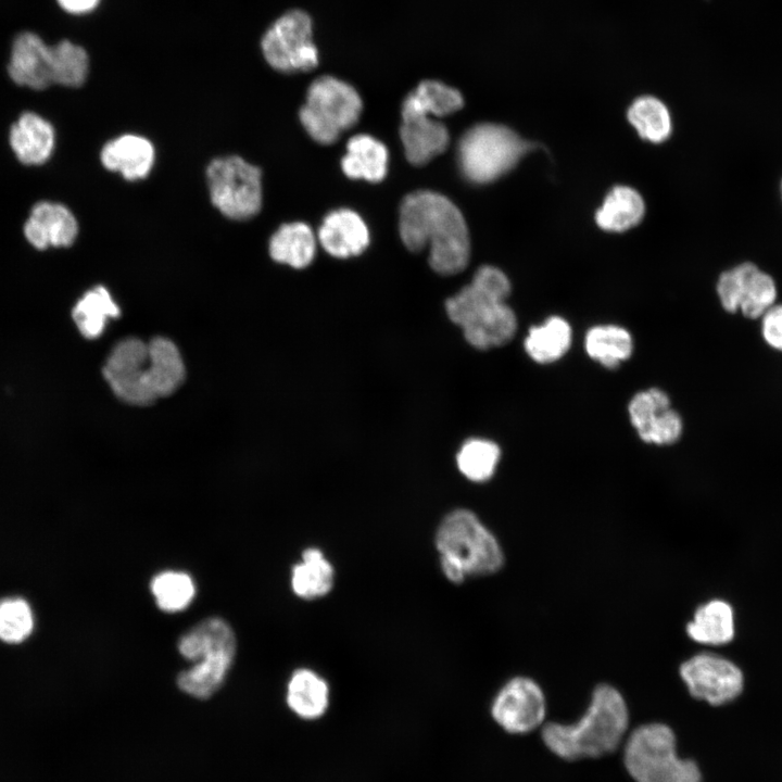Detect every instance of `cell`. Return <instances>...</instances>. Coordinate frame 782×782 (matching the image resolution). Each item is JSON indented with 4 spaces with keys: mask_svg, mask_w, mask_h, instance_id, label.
<instances>
[{
    "mask_svg": "<svg viewBox=\"0 0 782 782\" xmlns=\"http://www.w3.org/2000/svg\"><path fill=\"white\" fill-rule=\"evenodd\" d=\"M400 235L413 252L429 247V264L442 275L462 272L469 260L466 222L446 197L419 190L407 194L400 207Z\"/></svg>",
    "mask_w": 782,
    "mask_h": 782,
    "instance_id": "6da1fadb",
    "label": "cell"
},
{
    "mask_svg": "<svg viewBox=\"0 0 782 782\" xmlns=\"http://www.w3.org/2000/svg\"><path fill=\"white\" fill-rule=\"evenodd\" d=\"M629 709L622 694L608 683L596 685L583 715L572 723L545 722L541 737L557 757L573 761L614 753L626 740Z\"/></svg>",
    "mask_w": 782,
    "mask_h": 782,
    "instance_id": "7a4b0ae2",
    "label": "cell"
},
{
    "mask_svg": "<svg viewBox=\"0 0 782 782\" xmlns=\"http://www.w3.org/2000/svg\"><path fill=\"white\" fill-rule=\"evenodd\" d=\"M434 544L440 568L452 583L469 577L497 572L504 565V552L495 534L471 510L458 508L439 524Z\"/></svg>",
    "mask_w": 782,
    "mask_h": 782,
    "instance_id": "3957f363",
    "label": "cell"
},
{
    "mask_svg": "<svg viewBox=\"0 0 782 782\" xmlns=\"http://www.w3.org/2000/svg\"><path fill=\"white\" fill-rule=\"evenodd\" d=\"M88 68V55L81 47L68 40L48 46L36 34L25 31L13 42L8 73L15 84L42 90L52 84L79 87Z\"/></svg>",
    "mask_w": 782,
    "mask_h": 782,
    "instance_id": "277c9868",
    "label": "cell"
},
{
    "mask_svg": "<svg viewBox=\"0 0 782 782\" xmlns=\"http://www.w3.org/2000/svg\"><path fill=\"white\" fill-rule=\"evenodd\" d=\"M178 651L186 659L195 661L179 673V689L197 698H207L223 684L232 664L236 636L222 618H207L179 639Z\"/></svg>",
    "mask_w": 782,
    "mask_h": 782,
    "instance_id": "5b68a950",
    "label": "cell"
},
{
    "mask_svg": "<svg viewBox=\"0 0 782 782\" xmlns=\"http://www.w3.org/2000/svg\"><path fill=\"white\" fill-rule=\"evenodd\" d=\"M623 765L635 782H703L697 762L677 753L673 730L663 722H647L625 740Z\"/></svg>",
    "mask_w": 782,
    "mask_h": 782,
    "instance_id": "8992f818",
    "label": "cell"
},
{
    "mask_svg": "<svg viewBox=\"0 0 782 782\" xmlns=\"http://www.w3.org/2000/svg\"><path fill=\"white\" fill-rule=\"evenodd\" d=\"M535 148L534 143L520 138L506 126L483 123L462 136L457 146V160L467 180L487 184L506 174Z\"/></svg>",
    "mask_w": 782,
    "mask_h": 782,
    "instance_id": "52a82bcc",
    "label": "cell"
},
{
    "mask_svg": "<svg viewBox=\"0 0 782 782\" xmlns=\"http://www.w3.org/2000/svg\"><path fill=\"white\" fill-rule=\"evenodd\" d=\"M362 99L353 86L337 77H317L308 87L300 121L319 143L330 144L354 126L362 112Z\"/></svg>",
    "mask_w": 782,
    "mask_h": 782,
    "instance_id": "ba28073f",
    "label": "cell"
},
{
    "mask_svg": "<svg viewBox=\"0 0 782 782\" xmlns=\"http://www.w3.org/2000/svg\"><path fill=\"white\" fill-rule=\"evenodd\" d=\"M213 205L226 217L244 220L262 206L261 169L238 155L216 157L206 168Z\"/></svg>",
    "mask_w": 782,
    "mask_h": 782,
    "instance_id": "9c48e42d",
    "label": "cell"
},
{
    "mask_svg": "<svg viewBox=\"0 0 782 782\" xmlns=\"http://www.w3.org/2000/svg\"><path fill=\"white\" fill-rule=\"evenodd\" d=\"M261 47L266 62L278 72H308L319 62L313 22L303 10L293 9L278 17L264 34Z\"/></svg>",
    "mask_w": 782,
    "mask_h": 782,
    "instance_id": "30bf717a",
    "label": "cell"
},
{
    "mask_svg": "<svg viewBox=\"0 0 782 782\" xmlns=\"http://www.w3.org/2000/svg\"><path fill=\"white\" fill-rule=\"evenodd\" d=\"M103 376L122 401L138 406L157 399L151 384L149 345L138 338L119 341L108 356Z\"/></svg>",
    "mask_w": 782,
    "mask_h": 782,
    "instance_id": "8fae6325",
    "label": "cell"
},
{
    "mask_svg": "<svg viewBox=\"0 0 782 782\" xmlns=\"http://www.w3.org/2000/svg\"><path fill=\"white\" fill-rule=\"evenodd\" d=\"M679 674L691 696L712 706L734 701L744 688V676L731 660L708 652L685 659Z\"/></svg>",
    "mask_w": 782,
    "mask_h": 782,
    "instance_id": "7c38bea8",
    "label": "cell"
},
{
    "mask_svg": "<svg viewBox=\"0 0 782 782\" xmlns=\"http://www.w3.org/2000/svg\"><path fill=\"white\" fill-rule=\"evenodd\" d=\"M490 714L505 732L527 734L545 723V694L540 684L529 677L510 678L494 695Z\"/></svg>",
    "mask_w": 782,
    "mask_h": 782,
    "instance_id": "4fadbf2b",
    "label": "cell"
},
{
    "mask_svg": "<svg viewBox=\"0 0 782 782\" xmlns=\"http://www.w3.org/2000/svg\"><path fill=\"white\" fill-rule=\"evenodd\" d=\"M717 292L723 308L730 313L741 310L748 318L762 316L774 303L773 279L752 263H743L721 274Z\"/></svg>",
    "mask_w": 782,
    "mask_h": 782,
    "instance_id": "5bb4252c",
    "label": "cell"
},
{
    "mask_svg": "<svg viewBox=\"0 0 782 782\" xmlns=\"http://www.w3.org/2000/svg\"><path fill=\"white\" fill-rule=\"evenodd\" d=\"M631 424L640 438L658 445L674 443L682 432V420L670 407L668 395L659 389L636 393L629 403Z\"/></svg>",
    "mask_w": 782,
    "mask_h": 782,
    "instance_id": "9a60e30c",
    "label": "cell"
},
{
    "mask_svg": "<svg viewBox=\"0 0 782 782\" xmlns=\"http://www.w3.org/2000/svg\"><path fill=\"white\" fill-rule=\"evenodd\" d=\"M78 235V223L65 205L41 201L36 203L24 225L26 240L38 250L66 248Z\"/></svg>",
    "mask_w": 782,
    "mask_h": 782,
    "instance_id": "2e32d148",
    "label": "cell"
},
{
    "mask_svg": "<svg viewBox=\"0 0 782 782\" xmlns=\"http://www.w3.org/2000/svg\"><path fill=\"white\" fill-rule=\"evenodd\" d=\"M400 136L406 159L422 165L445 151L450 136L447 128L434 116L402 108Z\"/></svg>",
    "mask_w": 782,
    "mask_h": 782,
    "instance_id": "e0dca14e",
    "label": "cell"
},
{
    "mask_svg": "<svg viewBox=\"0 0 782 782\" xmlns=\"http://www.w3.org/2000/svg\"><path fill=\"white\" fill-rule=\"evenodd\" d=\"M102 165L126 180L146 178L155 162V149L146 137L124 134L108 141L100 152Z\"/></svg>",
    "mask_w": 782,
    "mask_h": 782,
    "instance_id": "ac0fdd59",
    "label": "cell"
},
{
    "mask_svg": "<svg viewBox=\"0 0 782 782\" xmlns=\"http://www.w3.org/2000/svg\"><path fill=\"white\" fill-rule=\"evenodd\" d=\"M318 240L332 256L350 257L362 253L369 243V231L362 217L349 209L330 212L318 230Z\"/></svg>",
    "mask_w": 782,
    "mask_h": 782,
    "instance_id": "d6986e66",
    "label": "cell"
},
{
    "mask_svg": "<svg viewBox=\"0 0 782 782\" xmlns=\"http://www.w3.org/2000/svg\"><path fill=\"white\" fill-rule=\"evenodd\" d=\"M10 146L17 160L25 165H40L54 149L53 126L33 112L23 113L10 130Z\"/></svg>",
    "mask_w": 782,
    "mask_h": 782,
    "instance_id": "ffe728a7",
    "label": "cell"
},
{
    "mask_svg": "<svg viewBox=\"0 0 782 782\" xmlns=\"http://www.w3.org/2000/svg\"><path fill=\"white\" fill-rule=\"evenodd\" d=\"M288 707L299 718L317 720L328 710L330 689L327 681L308 668H300L291 674L286 696Z\"/></svg>",
    "mask_w": 782,
    "mask_h": 782,
    "instance_id": "44dd1931",
    "label": "cell"
},
{
    "mask_svg": "<svg viewBox=\"0 0 782 782\" xmlns=\"http://www.w3.org/2000/svg\"><path fill=\"white\" fill-rule=\"evenodd\" d=\"M691 640L704 645H723L732 641L735 632L731 605L722 600H710L696 608L686 623Z\"/></svg>",
    "mask_w": 782,
    "mask_h": 782,
    "instance_id": "7402d4cb",
    "label": "cell"
},
{
    "mask_svg": "<svg viewBox=\"0 0 782 782\" xmlns=\"http://www.w3.org/2000/svg\"><path fill=\"white\" fill-rule=\"evenodd\" d=\"M335 583L332 564L318 547H307L301 555V562L291 570V588L303 600H316L326 596Z\"/></svg>",
    "mask_w": 782,
    "mask_h": 782,
    "instance_id": "603a6c76",
    "label": "cell"
},
{
    "mask_svg": "<svg viewBox=\"0 0 782 782\" xmlns=\"http://www.w3.org/2000/svg\"><path fill=\"white\" fill-rule=\"evenodd\" d=\"M388 156L382 142L368 135H356L346 143V154L341 160V166L350 178L377 182L387 174Z\"/></svg>",
    "mask_w": 782,
    "mask_h": 782,
    "instance_id": "cb8c5ba5",
    "label": "cell"
},
{
    "mask_svg": "<svg viewBox=\"0 0 782 782\" xmlns=\"http://www.w3.org/2000/svg\"><path fill=\"white\" fill-rule=\"evenodd\" d=\"M315 251V236L311 227L302 222L281 225L269 239L272 258L293 268H304L310 265Z\"/></svg>",
    "mask_w": 782,
    "mask_h": 782,
    "instance_id": "d4e9b609",
    "label": "cell"
},
{
    "mask_svg": "<svg viewBox=\"0 0 782 782\" xmlns=\"http://www.w3.org/2000/svg\"><path fill=\"white\" fill-rule=\"evenodd\" d=\"M151 384L156 399L175 392L186 375L179 350L166 338L156 337L149 343Z\"/></svg>",
    "mask_w": 782,
    "mask_h": 782,
    "instance_id": "484cf974",
    "label": "cell"
},
{
    "mask_svg": "<svg viewBox=\"0 0 782 782\" xmlns=\"http://www.w3.org/2000/svg\"><path fill=\"white\" fill-rule=\"evenodd\" d=\"M517 329L513 310L497 303L483 312L476 320L463 327L466 340L477 349H489L508 342Z\"/></svg>",
    "mask_w": 782,
    "mask_h": 782,
    "instance_id": "4316f807",
    "label": "cell"
},
{
    "mask_svg": "<svg viewBox=\"0 0 782 782\" xmlns=\"http://www.w3.org/2000/svg\"><path fill=\"white\" fill-rule=\"evenodd\" d=\"M645 211L639 192L630 187L613 188L595 214L597 225L607 231H625L638 225Z\"/></svg>",
    "mask_w": 782,
    "mask_h": 782,
    "instance_id": "83f0119b",
    "label": "cell"
},
{
    "mask_svg": "<svg viewBox=\"0 0 782 782\" xmlns=\"http://www.w3.org/2000/svg\"><path fill=\"white\" fill-rule=\"evenodd\" d=\"M119 314L118 305L103 286L88 290L72 310V318L77 329L87 339L100 337L108 320L118 317Z\"/></svg>",
    "mask_w": 782,
    "mask_h": 782,
    "instance_id": "f1b7e54d",
    "label": "cell"
},
{
    "mask_svg": "<svg viewBox=\"0 0 782 782\" xmlns=\"http://www.w3.org/2000/svg\"><path fill=\"white\" fill-rule=\"evenodd\" d=\"M571 343V328L559 316H552L543 324L531 327L525 339L528 355L540 364H548L560 358Z\"/></svg>",
    "mask_w": 782,
    "mask_h": 782,
    "instance_id": "f546056e",
    "label": "cell"
},
{
    "mask_svg": "<svg viewBox=\"0 0 782 782\" xmlns=\"http://www.w3.org/2000/svg\"><path fill=\"white\" fill-rule=\"evenodd\" d=\"M585 350L591 358L607 368H616L630 357L633 350L631 335L616 325L592 327L585 336Z\"/></svg>",
    "mask_w": 782,
    "mask_h": 782,
    "instance_id": "4dcf8cb0",
    "label": "cell"
},
{
    "mask_svg": "<svg viewBox=\"0 0 782 782\" xmlns=\"http://www.w3.org/2000/svg\"><path fill=\"white\" fill-rule=\"evenodd\" d=\"M464 104L462 93L442 81L422 80L403 101L402 108L442 117L458 111Z\"/></svg>",
    "mask_w": 782,
    "mask_h": 782,
    "instance_id": "1f68e13d",
    "label": "cell"
},
{
    "mask_svg": "<svg viewBox=\"0 0 782 782\" xmlns=\"http://www.w3.org/2000/svg\"><path fill=\"white\" fill-rule=\"evenodd\" d=\"M628 119L641 138L661 142L671 133V118L667 106L653 96H642L628 110Z\"/></svg>",
    "mask_w": 782,
    "mask_h": 782,
    "instance_id": "d6a6232c",
    "label": "cell"
},
{
    "mask_svg": "<svg viewBox=\"0 0 782 782\" xmlns=\"http://www.w3.org/2000/svg\"><path fill=\"white\" fill-rule=\"evenodd\" d=\"M500 454V449L494 442L471 439L463 444L456 462L459 471L467 479L483 482L494 475Z\"/></svg>",
    "mask_w": 782,
    "mask_h": 782,
    "instance_id": "836d02e7",
    "label": "cell"
},
{
    "mask_svg": "<svg viewBox=\"0 0 782 782\" xmlns=\"http://www.w3.org/2000/svg\"><path fill=\"white\" fill-rule=\"evenodd\" d=\"M151 592L162 610L175 613L185 609L191 603L195 588L189 575L164 571L152 579Z\"/></svg>",
    "mask_w": 782,
    "mask_h": 782,
    "instance_id": "e575fe53",
    "label": "cell"
},
{
    "mask_svg": "<svg viewBox=\"0 0 782 782\" xmlns=\"http://www.w3.org/2000/svg\"><path fill=\"white\" fill-rule=\"evenodd\" d=\"M33 628L34 617L26 601L18 597L0 601V640L8 643L22 642Z\"/></svg>",
    "mask_w": 782,
    "mask_h": 782,
    "instance_id": "d590c367",
    "label": "cell"
},
{
    "mask_svg": "<svg viewBox=\"0 0 782 782\" xmlns=\"http://www.w3.org/2000/svg\"><path fill=\"white\" fill-rule=\"evenodd\" d=\"M762 316L765 340L772 348L782 351V305H772Z\"/></svg>",
    "mask_w": 782,
    "mask_h": 782,
    "instance_id": "8d00e7d4",
    "label": "cell"
},
{
    "mask_svg": "<svg viewBox=\"0 0 782 782\" xmlns=\"http://www.w3.org/2000/svg\"><path fill=\"white\" fill-rule=\"evenodd\" d=\"M60 7L72 14H85L98 5L100 0H58Z\"/></svg>",
    "mask_w": 782,
    "mask_h": 782,
    "instance_id": "74e56055",
    "label": "cell"
}]
</instances>
